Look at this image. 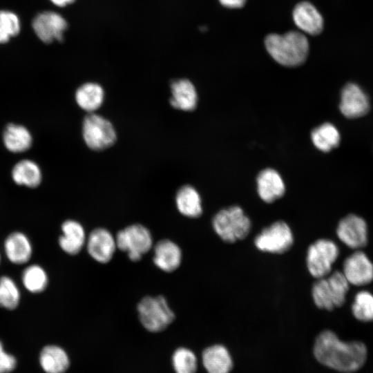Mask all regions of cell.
Masks as SVG:
<instances>
[{
  "mask_svg": "<svg viewBox=\"0 0 373 373\" xmlns=\"http://www.w3.org/2000/svg\"><path fill=\"white\" fill-rule=\"evenodd\" d=\"M342 273L350 284L365 285L373 280V263L365 252L356 250L345 259Z\"/></svg>",
  "mask_w": 373,
  "mask_h": 373,
  "instance_id": "12",
  "label": "cell"
},
{
  "mask_svg": "<svg viewBox=\"0 0 373 373\" xmlns=\"http://www.w3.org/2000/svg\"><path fill=\"white\" fill-rule=\"evenodd\" d=\"M0 28L10 37L17 35L21 29L19 17L10 10H0Z\"/></svg>",
  "mask_w": 373,
  "mask_h": 373,
  "instance_id": "32",
  "label": "cell"
},
{
  "mask_svg": "<svg viewBox=\"0 0 373 373\" xmlns=\"http://www.w3.org/2000/svg\"><path fill=\"white\" fill-rule=\"evenodd\" d=\"M86 247L94 260L106 264L112 260L117 249L115 237L105 228H96L87 236Z\"/></svg>",
  "mask_w": 373,
  "mask_h": 373,
  "instance_id": "13",
  "label": "cell"
},
{
  "mask_svg": "<svg viewBox=\"0 0 373 373\" xmlns=\"http://www.w3.org/2000/svg\"><path fill=\"white\" fill-rule=\"evenodd\" d=\"M201 361L206 373H231L234 366L231 351L220 343L206 347L202 352Z\"/></svg>",
  "mask_w": 373,
  "mask_h": 373,
  "instance_id": "15",
  "label": "cell"
},
{
  "mask_svg": "<svg viewBox=\"0 0 373 373\" xmlns=\"http://www.w3.org/2000/svg\"><path fill=\"white\" fill-rule=\"evenodd\" d=\"M137 311L140 323L151 332L165 329L175 319L174 312L161 295L144 297L138 303Z\"/></svg>",
  "mask_w": 373,
  "mask_h": 373,
  "instance_id": "5",
  "label": "cell"
},
{
  "mask_svg": "<svg viewBox=\"0 0 373 373\" xmlns=\"http://www.w3.org/2000/svg\"><path fill=\"white\" fill-rule=\"evenodd\" d=\"M349 289L350 283L342 271H335L317 279L312 285V297L317 307L332 311L344 305Z\"/></svg>",
  "mask_w": 373,
  "mask_h": 373,
  "instance_id": "3",
  "label": "cell"
},
{
  "mask_svg": "<svg viewBox=\"0 0 373 373\" xmlns=\"http://www.w3.org/2000/svg\"><path fill=\"white\" fill-rule=\"evenodd\" d=\"M22 282L25 288L32 293L43 291L48 284V276L45 270L38 265L27 267L22 274Z\"/></svg>",
  "mask_w": 373,
  "mask_h": 373,
  "instance_id": "28",
  "label": "cell"
},
{
  "mask_svg": "<svg viewBox=\"0 0 373 373\" xmlns=\"http://www.w3.org/2000/svg\"><path fill=\"white\" fill-rule=\"evenodd\" d=\"M10 36L1 28H0V44L7 43L10 39Z\"/></svg>",
  "mask_w": 373,
  "mask_h": 373,
  "instance_id": "36",
  "label": "cell"
},
{
  "mask_svg": "<svg viewBox=\"0 0 373 373\" xmlns=\"http://www.w3.org/2000/svg\"><path fill=\"white\" fill-rule=\"evenodd\" d=\"M4 249L9 260L17 265L27 262L32 252L29 239L21 232H14L7 237Z\"/></svg>",
  "mask_w": 373,
  "mask_h": 373,
  "instance_id": "22",
  "label": "cell"
},
{
  "mask_svg": "<svg viewBox=\"0 0 373 373\" xmlns=\"http://www.w3.org/2000/svg\"><path fill=\"white\" fill-rule=\"evenodd\" d=\"M295 24L303 32L315 35L323 28V19L318 10L310 3L301 2L293 11Z\"/></svg>",
  "mask_w": 373,
  "mask_h": 373,
  "instance_id": "19",
  "label": "cell"
},
{
  "mask_svg": "<svg viewBox=\"0 0 373 373\" xmlns=\"http://www.w3.org/2000/svg\"><path fill=\"white\" fill-rule=\"evenodd\" d=\"M54 5L59 7H64L71 4L75 0H50Z\"/></svg>",
  "mask_w": 373,
  "mask_h": 373,
  "instance_id": "35",
  "label": "cell"
},
{
  "mask_svg": "<svg viewBox=\"0 0 373 373\" xmlns=\"http://www.w3.org/2000/svg\"><path fill=\"white\" fill-rule=\"evenodd\" d=\"M0 261H1V256H0Z\"/></svg>",
  "mask_w": 373,
  "mask_h": 373,
  "instance_id": "37",
  "label": "cell"
},
{
  "mask_svg": "<svg viewBox=\"0 0 373 373\" xmlns=\"http://www.w3.org/2000/svg\"><path fill=\"white\" fill-rule=\"evenodd\" d=\"M220 3L227 8H237L242 7L246 0H219Z\"/></svg>",
  "mask_w": 373,
  "mask_h": 373,
  "instance_id": "34",
  "label": "cell"
},
{
  "mask_svg": "<svg viewBox=\"0 0 373 373\" xmlns=\"http://www.w3.org/2000/svg\"><path fill=\"white\" fill-rule=\"evenodd\" d=\"M104 91L97 83L87 82L79 86L75 93V100L77 105L83 110L93 113L103 103Z\"/></svg>",
  "mask_w": 373,
  "mask_h": 373,
  "instance_id": "24",
  "label": "cell"
},
{
  "mask_svg": "<svg viewBox=\"0 0 373 373\" xmlns=\"http://www.w3.org/2000/svg\"><path fill=\"white\" fill-rule=\"evenodd\" d=\"M257 191L260 198L271 203L281 198L285 192V186L280 175L274 169H266L257 176Z\"/></svg>",
  "mask_w": 373,
  "mask_h": 373,
  "instance_id": "17",
  "label": "cell"
},
{
  "mask_svg": "<svg viewBox=\"0 0 373 373\" xmlns=\"http://www.w3.org/2000/svg\"><path fill=\"white\" fill-rule=\"evenodd\" d=\"M212 227L223 241L233 243L247 236L251 222L242 208L231 206L221 209L213 216Z\"/></svg>",
  "mask_w": 373,
  "mask_h": 373,
  "instance_id": "4",
  "label": "cell"
},
{
  "mask_svg": "<svg viewBox=\"0 0 373 373\" xmlns=\"http://www.w3.org/2000/svg\"><path fill=\"white\" fill-rule=\"evenodd\" d=\"M338 255V247L334 241L325 238L316 240L307 251L306 266L309 274L316 279L327 276Z\"/></svg>",
  "mask_w": 373,
  "mask_h": 373,
  "instance_id": "7",
  "label": "cell"
},
{
  "mask_svg": "<svg viewBox=\"0 0 373 373\" xmlns=\"http://www.w3.org/2000/svg\"><path fill=\"white\" fill-rule=\"evenodd\" d=\"M338 239L352 249L365 247L368 242L366 221L356 214H348L338 222L336 228Z\"/></svg>",
  "mask_w": 373,
  "mask_h": 373,
  "instance_id": "11",
  "label": "cell"
},
{
  "mask_svg": "<svg viewBox=\"0 0 373 373\" xmlns=\"http://www.w3.org/2000/svg\"><path fill=\"white\" fill-rule=\"evenodd\" d=\"M12 177L16 184L34 188L41 181V172L35 162L23 160L13 167Z\"/></svg>",
  "mask_w": 373,
  "mask_h": 373,
  "instance_id": "26",
  "label": "cell"
},
{
  "mask_svg": "<svg viewBox=\"0 0 373 373\" xmlns=\"http://www.w3.org/2000/svg\"><path fill=\"white\" fill-rule=\"evenodd\" d=\"M17 364L16 357L5 351L0 341V373H10L16 368Z\"/></svg>",
  "mask_w": 373,
  "mask_h": 373,
  "instance_id": "33",
  "label": "cell"
},
{
  "mask_svg": "<svg viewBox=\"0 0 373 373\" xmlns=\"http://www.w3.org/2000/svg\"><path fill=\"white\" fill-rule=\"evenodd\" d=\"M312 353L316 361L328 370L353 373L365 364L367 350L361 341H344L334 332L324 329L315 336Z\"/></svg>",
  "mask_w": 373,
  "mask_h": 373,
  "instance_id": "1",
  "label": "cell"
},
{
  "mask_svg": "<svg viewBox=\"0 0 373 373\" xmlns=\"http://www.w3.org/2000/svg\"><path fill=\"white\" fill-rule=\"evenodd\" d=\"M175 204L178 211L187 218H198L202 213L200 195L191 185H184L178 189L175 195Z\"/></svg>",
  "mask_w": 373,
  "mask_h": 373,
  "instance_id": "23",
  "label": "cell"
},
{
  "mask_svg": "<svg viewBox=\"0 0 373 373\" xmlns=\"http://www.w3.org/2000/svg\"><path fill=\"white\" fill-rule=\"evenodd\" d=\"M32 26L37 37L43 42L49 44L63 40L68 23L60 14L47 10L38 13L34 17Z\"/></svg>",
  "mask_w": 373,
  "mask_h": 373,
  "instance_id": "10",
  "label": "cell"
},
{
  "mask_svg": "<svg viewBox=\"0 0 373 373\" xmlns=\"http://www.w3.org/2000/svg\"><path fill=\"white\" fill-rule=\"evenodd\" d=\"M3 140L8 150L13 153H21L28 150L32 142V135L24 126L8 124L3 135Z\"/></svg>",
  "mask_w": 373,
  "mask_h": 373,
  "instance_id": "25",
  "label": "cell"
},
{
  "mask_svg": "<svg viewBox=\"0 0 373 373\" xmlns=\"http://www.w3.org/2000/svg\"><path fill=\"white\" fill-rule=\"evenodd\" d=\"M173 365L176 373H196L198 361L195 354L186 347L175 350L172 358Z\"/></svg>",
  "mask_w": 373,
  "mask_h": 373,
  "instance_id": "31",
  "label": "cell"
},
{
  "mask_svg": "<svg viewBox=\"0 0 373 373\" xmlns=\"http://www.w3.org/2000/svg\"><path fill=\"white\" fill-rule=\"evenodd\" d=\"M62 235L59 238L60 248L69 255L79 254L86 245L87 236L82 224L74 220H67L61 225Z\"/></svg>",
  "mask_w": 373,
  "mask_h": 373,
  "instance_id": "18",
  "label": "cell"
},
{
  "mask_svg": "<svg viewBox=\"0 0 373 373\" xmlns=\"http://www.w3.org/2000/svg\"><path fill=\"white\" fill-rule=\"evenodd\" d=\"M20 300V292L15 281L7 276L0 278V307L15 309Z\"/></svg>",
  "mask_w": 373,
  "mask_h": 373,
  "instance_id": "30",
  "label": "cell"
},
{
  "mask_svg": "<svg viewBox=\"0 0 373 373\" xmlns=\"http://www.w3.org/2000/svg\"><path fill=\"white\" fill-rule=\"evenodd\" d=\"M339 109L347 118L361 117L370 110L369 98L358 85L348 83L342 89Z\"/></svg>",
  "mask_w": 373,
  "mask_h": 373,
  "instance_id": "14",
  "label": "cell"
},
{
  "mask_svg": "<svg viewBox=\"0 0 373 373\" xmlns=\"http://www.w3.org/2000/svg\"><path fill=\"white\" fill-rule=\"evenodd\" d=\"M351 309L358 321H373V294L365 290L358 291L354 296Z\"/></svg>",
  "mask_w": 373,
  "mask_h": 373,
  "instance_id": "29",
  "label": "cell"
},
{
  "mask_svg": "<svg viewBox=\"0 0 373 373\" xmlns=\"http://www.w3.org/2000/svg\"><path fill=\"white\" fill-rule=\"evenodd\" d=\"M172 107L184 111H191L197 106L198 95L193 84L186 79H176L171 84Z\"/></svg>",
  "mask_w": 373,
  "mask_h": 373,
  "instance_id": "20",
  "label": "cell"
},
{
  "mask_svg": "<svg viewBox=\"0 0 373 373\" xmlns=\"http://www.w3.org/2000/svg\"><path fill=\"white\" fill-rule=\"evenodd\" d=\"M82 135L86 144L94 151H102L111 146L117 137L111 122L94 113H89L84 119Z\"/></svg>",
  "mask_w": 373,
  "mask_h": 373,
  "instance_id": "8",
  "label": "cell"
},
{
  "mask_svg": "<svg viewBox=\"0 0 373 373\" xmlns=\"http://www.w3.org/2000/svg\"><path fill=\"white\" fill-rule=\"evenodd\" d=\"M293 243L292 231L282 220L262 229L254 240V245L258 250L271 254H283L289 249Z\"/></svg>",
  "mask_w": 373,
  "mask_h": 373,
  "instance_id": "9",
  "label": "cell"
},
{
  "mask_svg": "<svg viewBox=\"0 0 373 373\" xmlns=\"http://www.w3.org/2000/svg\"><path fill=\"white\" fill-rule=\"evenodd\" d=\"M311 137L314 146L323 152H329L337 147L341 140L338 129L329 122L315 128L312 131Z\"/></svg>",
  "mask_w": 373,
  "mask_h": 373,
  "instance_id": "27",
  "label": "cell"
},
{
  "mask_svg": "<svg viewBox=\"0 0 373 373\" xmlns=\"http://www.w3.org/2000/svg\"><path fill=\"white\" fill-rule=\"evenodd\" d=\"M153 247V262L158 269L164 272H173L180 266L182 252L178 244L169 239H162Z\"/></svg>",
  "mask_w": 373,
  "mask_h": 373,
  "instance_id": "16",
  "label": "cell"
},
{
  "mask_svg": "<svg viewBox=\"0 0 373 373\" xmlns=\"http://www.w3.org/2000/svg\"><path fill=\"white\" fill-rule=\"evenodd\" d=\"M265 46L276 61L289 67L302 64L309 52L307 37L297 31L284 35L270 34L265 39Z\"/></svg>",
  "mask_w": 373,
  "mask_h": 373,
  "instance_id": "2",
  "label": "cell"
},
{
  "mask_svg": "<svg viewBox=\"0 0 373 373\" xmlns=\"http://www.w3.org/2000/svg\"><path fill=\"white\" fill-rule=\"evenodd\" d=\"M115 237L117 249L126 252L133 262L140 260L153 247L149 229L141 224H133L119 230Z\"/></svg>",
  "mask_w": 373,
  "mask_h": 373,
  "instance_id": "6",
  "label": "cell"
},
{
  "mask_svg": "<svg viewBox=\"0 0 373 373\" xmlns=\"http://www.w3.org/2000/svg\"><path fill=\"white\" fill-rule=\"evenodd\" d=\"M39 362L46 373H64L70 365L65 350L55 345H48L41 349Z\"/></svg>",
  "mask_w": 373,
  "mask_h": 373,
  "instance_id": "21",
  "label": "cell"
}]
</instances>
